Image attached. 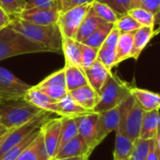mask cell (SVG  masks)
<instances>
[{
    "instance_id": "d6a6232c",
    "label": "cell",
    "mask_w": 160,
    "mask_h": 160,
    "mask_svg": "<svg viewBox=\"0 0 160 160\" xmlns=\"http://www.w3.org/2000/svg\"><path fill=\"white\" fill-rule=\"evenodd\" d=\"M107 4L112 8H113L119 15H124L128 13L130 9L139 7L138 0H95Z\"/></svg>"
},
{
    "instance_id": "8fae6325",
    "label": "cell",
    "mask_w": 160,
    "mask_h": 160,
    "mask_svg": "<svg viewBox=\"0 0 160 160\" xmlns=\"http://www.w3.org/2000/svg\"><path fill=\"white\" fill-rule=\"evenodd\" d=\"M60 11L53 8H31L23 10L17 18L33 24L50 25L57 23Z\"/></svg>"
},
{
    "instance_id": "7bdbcfd3",
    "label": "cell",
    "mask_w": 160,
    "mask_h": 160,
    "mask_svg": "<svg viewBox=\"0 0 160 160\" xmlns=\"http://www.w3.org/2000/svg\"><path fill=\"white\" fill-rule=\"evenodd\" d=\"M12 20H13V18H12L10 15H8V14L0 7V30H2V29L8 27V26L10 24V22H12Z\"/></svg>"
},
{
    "instance_id": "7dc6e473",
    "label": "cell",
    "mask_w": 160,
    "mask_h": 160,
    "mask_svg": "<svg viewBox=\"0 0 160 160\" xmlns=\"http://www.w3.org/2000/svg\"><path fill=\"white\" fill-rule=\"evenodd\" d=\"M8 130L5 133V134H3L1 137H0V146L2 145V143H3V142L5 141V139H6V137H7V134H8Z\"/></svg>"
},
{
    "instance_id": "d4e9b609",
    "label": "cell",
    "mask_w": 160,
    "mask_h": 160,
    "mask_svg": "<svg viewBox=\"0 0 160 160\" xmlns=\"http://www.w3.org/2000/svg\"><path fill=\"white\" fill-rule=\"evenodd\" d=\"M16 160H52L46 152L41 132Z\"/></svg>"
},
{
    "instance_id": "e575fe53",
    "label": "cell",
    "mask_w": 160,
    "mask_h": 160,
    "mask_svg": "<svg viewBox=\"0 0 160 160\" xmlns=\"http://www.w3.org/2000/svg\"><path fill=\"white\" fill-rule=\"evenodd\" d=\"M152 140H143V139H138L135 142L134 148L131 154L130 158L131 160H146L147 156L150 150Z\"/></svg>"
},
{
    "instance_id": "f6af8a7d",
    "label": "cell",
    "mask_w": 160,
    "mask_h": 160,
    "mask_svg": "<svg viewBox=\"0 0 160 160\" xmlns=\"http://www.w3.org/2000/svg\"><path fill=\"white\" fill-rule=\"evenodd\" d=\"M90 156H82V157H74V158H60V159L52 160H89Z\"/></svg>"
},
{
    "instance_id": "7c38bea8",
    "label": "cell",
    "mask_w": 160,
    "mask_h": 160,
    "mask_svg": "<svg viewBox=\"0 0 160 160\" xmlns=\"http://www.w3.org/2000/svg\"><path fill=\"white\" fill-rule=\"evenodd\" d=\"M120 125V110L119 106L109 111H105L99 113L98 123V144L99 145L106 137L112 131H116Z\"/></svg>"
},
{
    "instance_id": "cb8c5ba5",
    "label": "cell",
    "mask_w": 160,
    "mask_h": 160,
    "mask_svg": "<svg viewBox=\"0 0 160 160\" xmlns=\"http://www.w3.org/2000/svg\"><path fill=\"white\" fill-rule=\"evenodd\" d=\"M64 69H65L67 89L68 92L75 90L79 87L84 86L86 84H89L84 70L82 68L74 65L65 64Z\"/></svg>"
},
{
    "instance_id": "ee69618b",
    "label": "cell",
    "mask_w": 160,
    "mask_h": 160,
    "mask_svg": "<svg viewBox=\"0 0 160 160\" xmlns=\"http://www.w3.org/2000/svg\"><path fill=\"white\" fill-rule=\"evenodd\" d=\"M158 26L157 29H155V37L160 33V10L155 15V26Z\"/></svg>"
},
{
    "instance_id": "603a6c76",
    "label": "cell",
    "mask_w": 160,
    "mask_h": 160,
    "mask_svg": "<svg viewBox=\"0 0 160 160\" xmlns=\"http://www.w3.org/2000/svg\"><path fill=\"white\" fill-rule=\"evenodd\" d=\"M135 142L128 138L124 132L117 129L115 131V143L113 160H128L131 157Z\"/></svg>"
},
{
    "instance_id": "44dd1931",
    "label": "cell",
    "mask_w": 160,
    "mask_h": 160,
    "mask_svg": "<svg viewBox=\"0 0 160 160\" xmlns=\"http://www.w3.org/2000/svg\"><path fill=\"white\" fill-rule=\"evenodd\" d=\"M106 22L103 21L101 18H99L98 15H96L90 7V9L88 10L86 16L84 17L78 30L75 39L79 42H82L84 39H86L89 36H91L95 31H97L99 27H101Z\"/></svg>"
},
{
    "instance_id": "4dcf8cb0",
    "label": "cell",
    "mask_w": 160,
    "mask_h": 160,
    "mask_svg": "<svg viewBox=\"0 0 160 160\" xmlns=\"http://www.w3.org/2000/svg\"><path fill=\"white\" fill-rule=\"evenodd\" d=\"M142 26H153L155 27V14L148 11L147 9L137 7L130 9L128 12Z\"/></svg>"
},
{
    "instance_id": "f546056e",
    "label": "cell",
    "mask_w": 160,
    "mask_h": 160,
    "mask_svg": "<svg viewBox=\"0 0 160 160\" xmlns=\"http://www.w3.org/2000/svg\"><path fill=\"white\" fill-rule=\"evenodd\" d=\"M91 9L95 12L96 15H98L106 22L110 23H115L118 18L121 16L107 4L98 2L95 0L91 4Z\"/></svg>"
},
{
    "instance_id": "6da1fadb",
    "label": "cell",
    "mask_w": 160,
    "mask_h": 160,
    "mask_svg": "<svg viewBox=\"0 0 160 160\" xmlns=\"http://www.w3.org/2000/svg\"><path fill=\"white\" fill-rule=\"evenodd\" d=\"M8 26L32 41L43 46L49 52H58L62 51L63 36L57 23L38 25L22 21L19 18H13Z\"/></svg>"
},
{
    "instance_id": "f907efd6",
    "label": "cell",
    "mask_w": 160,
    "mask_h": 160,
    "mask_svg": "<svg viewBox=\"0 0 160 160\" xmlns=\"http://www.w3.org/2000/svg\"><path fill=\"white\" fill-rule=\"evenodd\" d=\"M0 101H1V99H0Z\"/></svg>"
},
{
    "instance_id": "681fc988",
    "label": "cell",
    "mask_w": 160,
    "mask_h": 160,
    "mask_svg": "<svg viewBox=\"0 0 160 160\" xmlns=\"http://www.w3.org/2000/svg\"><path fill=\"white\" fill-rule=\"evenodd\" d=\"M138 4H139V0H138Z\"/></svg>"
},
{
    "instance_id": "8d00e7d4",
    "label": "cell",
    "mask_w": 160,
    "mask_h": 160,
    "mask_svg": "<svg viewBox=\"0 0 160 160\" xmlns=\"http://www.w3.org/2000/svg\"><path fill=\"white\" fill-rule=\"evenodd\" d=\"M49 85L67 87L64 68L54 71L53 73L46 77L43 81H41L38 84H37V86H49Z\"/></svg>"
},
{
    "instance_id": "bcb514c9",
    "label": "cell",
    "mask_w": 160,
    "mask_h": 160,
    "mask_svg": "<svg viewBox=\"0 0 160 160\" xmlns=\"http://www.w3.org/2000/svg\"><path fill=\"white\" fill-rule=\"evenodd\" d=\"M157 144H158V152H159V158H160V128H159V131H158V138H157Z\"/></svg>"
},
{
    "instance_id": "5b68a950",
    "label": "cell",
    "mask_w": 160,
    "mask_h": 160,
    "mask_svg": "<svg viewBox=\"0 0 160 160\" xmlns=\"http://www.w3.org/2000/svg\"><path fill=\"white\" fill-rule=\"evenodd\" d=\"M120 125L118 129L128 138L136 142L140 138L142 124L145 111L139 105L135 98L130 96L119 105Z\"/></svg>"
},
{
    "instance_id": "7a4b0ae2",
    "label": "cell",
    "mask_w": 160,
    "mask_h": 160,
    "mask_svg": "<svg viewBox=\"0 0 160 160\" xmlns=\"http://www.w3.org/2000/svg\"><path fill=\"white\" fill-rule=\"evenodd\" d=\"M42 110L24 98L0 101V125L6 129L19 128L39 114Z\"/></svg>"
},
{
    "instance_id": "4fadbf2b",
    "label": "cell",
    "mask_w": 160,
    "mask_h": 160,
    "mask_svg": "<svg viewBox=\"0 0 160 160\" xmlns=\"http://www.w3.org/2000/svg\"><path fill=\"white\" fill-rule=\"evenodd\" d=\"M92 150L86 143V142L82 139V136L77 135L69 142L65 143L57 152L55 158L53 159L60 158H68L74 157H82V156H90L92 154Z\"/></svg>"
},
{
    "instance_id": "d6986e66",
    "label": "cell",
    "mask_w": 160,
    "mask_h": 160,
    "mask_svg": "<svg viewBox=\"0 0 160 160\" xmlns=\"http://www.w3.org/2000/svg\"><path fill=\"white\" fill-rule=\"evenodd\" d=\"M160 128V111L145 112L140 139L143 140H155L158 138Z\"/></svg>"
},
{
    "instance_id": "5bb4252c",
    "label": "cell",
    "mask_w": 160,
    "mask_h": 160,
    "mask_svg": "<svg viewBox=\"0 0 160 160\" xmlns=\"http://www.w3.org/2000/svg\"><path fill=\"white\" fill-rule=\"evenodd\" d=\"M84 73L88 83L98 93L112 74V70L108 69L100 61L97 60L91 67L84 69Z\"/></svg>"
},
{
    "instance_id": "ba28073f",
    "label": "cell",
    "mask_w": 160,
    "mask_h": 160,
    "mask_svg": "<svg viewBox=\"0 0 160 160\" xmlns=\"http://www.w3.org/2000/svg\"><path fill=\"white\" fill-rule=\"evenodd\" d=\"M78 125L79 135L86 142L92 151L98 146L97 139L98 134L99 113L91 112L86 114L75 117Z\"/></svg>"
},
{
    "instance_id": "83f0119b",
    "label": "cell",
    "mask_w": 160,
    "mask_h": 160,
    "mask_svg": "<svg viewBox=\"0 0 160 160\" xmlns=\"http://www.w3.org/2000/svg\"><path fill=\"white\" fill-rule=\"evenodd\" d=\"M40 133V128L33 131L31 134H29L27 137H25L22 142H20L18 144L13 146L11 149H9L1 158L0 160H16L20 155L37 139V137Z\"/></svg>"
},
{
    "instance_id": "30bf717a",
    "label": "cell",
    "mask_w": 160,
    "mask_h": 160,
    "mask_svg": "<svg viewBox=\"0 0 160 160\" xmlns=\"http://www.w3.org/2000/svg\"><path fill=\"white\" fill-rule=\"evenodd\" d=\"M120 35V31L114 25V27L112 28V30L101 45V47L98 49V60L100 61L110 70H112V68L115 67L116 47Z\"/></svg>"
},
{
    "instance_id": "b9f144b4",
    "label": "cell",
    "mask_w": 160,
    "mask_h": 160,
    "mask_svg": "<svg viewBox=\"0 0 160 160\" xmlns=\"http://www.w3.org/2000/svg\"><path fill=\"white\" fill-rule=\"evenodd\" d=\"M146 160H160L159 152H158V144H157V139L151 141L150 150H149Z\"/></svg>"
},
{
    "instance_id": "2e32d148",
    "label": "cell",
    "mask_w": 160,
    "mask_h": 160,
    "mask_svg": "<svg viewBox=\"0 0 160 160\" xmlns=\"http://www.w3.org/2000/svg\"><path fill=\"white\" fill-rule=\"evenodd\" d=\"M24 99L42 111L50 112L57 115V106H56L57 100L51 98L46 94H44L39 89H38L36 86H32L26 92L24 96Z\"/></svg>"
},
{
    "instance_id": "ac0fdd59",
    "label": "cell",
    "mask_w": 160,
    "mask_h": 160,
    "mask_svg": "<svg viewBox=\"0 0 160 160\" xmlns=\"http://www.w3.org/2000/svg\"><path fill=\"white\" fill-rule=\"evenodd\" d=\"M57 115L68 117H78L88 112H91L82 107L68 92L66 96L56 101Z\"/></svg>"
},
{
    "instance_id": "9a60e30c",
    "label": "cell",
    "mask_w": 160,
    "mask_h": 160,
    "mask_svg": "<svg viewBox=\"0 0 160 160\" xmlns=\"http://www.w3.org/2000/svg\"><path fill=\"white\" fill-rule=\"evenodd\" d=\"M130 93L131 96L135 98V100L145 112L160 111L159 94L146 89L132 86L130 89Z\"/></svg>"
},
{
    "instance_id": "1f68e13d",
    "label": "cell",
    "mask_w": 160,
    "mask_h": 160,
    "mask_svg": "<svg viewBox=\"0 0 160 160\" xmlns=\"http://www.w3.org/2000/svg\"><path fill=\"white\" fill-rule=\"evenodd\" d=\"M114 25L120 31V33H134L136 30L142 27V25L128 13L121 15Z\"/></svg>"
},
{
    "instance_id": "484cf974",
    "label": "cell",
    "mask_w": 160,
    "mask_h": 160,
    "mask_svg": "<svg viewBox=\"0 0 160 160\" xmlns=\"http://www.w3.org/2000/svg\"><path fill=\"white\" fill-rule=\"evenodd\" d=\"M133 51V33H121L116 47L115 66L131 58Z\"/></svg>"
},
{
    "instance_id": "ffe728a7",
    "label": "cell",
    "mask_w": 160,
    "mask_h": 160,
    "mask_svg": "<svg viewBox=\"0 0 160 160\" xmlns=\"http://www.w3.org/2000/svg\"><path fill=\"white\" fill-rule=\"evenodd\" d=\"M155 37V27L142 26L133 33V51L131 58L138 60L142 51Z\"/></svg>"
},
{
    "instance_id": "f1b7e54d",
    "label": "cell",
    "mask_w": 160,
    "mask_h": 160,
    "mask_svg": "<svg viewBox=\"0 0 160 160\" xmlns=\"http://www.w3.org/2000/svg\"><path fill=\"white\" fill-rule=\"evenodd\" d=\"M113 27H114V23L106 22L101 27H99L97 31H95L91 36H89L86 39H84L82 43L88 45L90 47L99 49Z\"/></svg>"
},
{
    "instance_id": "4316f807",
    "label": "cell",
    "mask_w": 160,
    "mask_h": 160,
    "mask_svg": "<svg viewBox=\"0 0 160 160\" xmlns=\"http://www.w3.org/2000/svg\"><path fill=\"white\" fill-rule=\"evenodd\" d=\"M79 135L78 125L75 117L61 116V132L58 150L71 139Z\"/></svg>"
},
{
    "instance_id": "8992f818",
    "label": "cell",
    "mask_w": 160,
    "mask_h": 160,
    "mask_svg": "<svg viewBox=\"0 0 160 160\" xmlns=\"http://www.w3.org/2000/svg\"><path fill=\"white\" fill-rule=\"evenodd\" d=\"M91 4H83L59 13L57 25L63 37L71 38H76L78 30L90 9Z\"/></svg>"
},
{
    "instance_id": "e0dca14e",
    "label": "cell",
    "mask_w": 160,
    "mask_h": 160,
    "mask_svg": "<svg viewBox=\"0 0 160 160\" xmlns=\"http://www.w3.org/2000/svg\"><path fill=\"white\" fill-rule=\"evenodd\" d=\"M69 93L82 107L89 112H93L99 101V94L90 84L79 87Z\"/></svg>"
},
{
    "instance_id": "74e56055",
    "label": "cell",
    "mask_w": 160,
    "mask_h": 160,
    "mask_svg": "<svg viewBox=\"0 0 160 160\" xmlns=\"http://www.w3.org/2000/svg\"><path fill=\"white\" fill-rule=\"evenodd\" d=\"M31 8H53L59 10V0H26L24 10Z\"/></svg>"
},
{
    "instance_id": "d590c367",
    "label": "cell",
    "mask_w": 160,
    "mask_h": 160,
    "mask_svg": "<svg viewBox=\"0 0 160 160\" xmlns=\"http://www.w3.org/2000/svg\"><path fill=\"white\" fill-rule=\"evenodd\" d=\"M98 49L82 43V57H81L82 68L84 70L89 67H91L94 64V62L98 60Z\"/></svg>"
},
{
    "instance_id": "9c48e42d",
    "label": "cell",
    "mask_w": 160,
    "mask_h": 160,
    "mask_svg": "<svg viewBox=\"0 0 160 160\" xmlns=\"http://www.w3.org/2000/svg\"><path fill=\"white\" fill-rule=\"evenodd\" d=\"M40 132L43 138L46 152L50 158L52 160L58 152L61 132V116L52 117L46 121L42 125Z\"/></svg>"
},
{
    "instance_id": "c3c4849f",
    "label": "cell",
    "mask_w": 160,
    "mask_h": 160,
    "mask_svg": "<svg viewBox=\"0 0 160 160\" xmlns=\"http://www.w3.org/2000/svg\"><path fill=\"white\" fill-rule=\"evenodd\" d=\"M8 130V129H6L3 126H1V125H0V137H1L3 134H5Z\"/></svg>"
},
{
    "instance_id": "7402d4cb",
    "label": "cell",
    "mask_w": 160,
    "mask_h": 160,
    "mask_svg": "<svg viewBox=\"0 0 160 160\" xmlns=\"http://www.w3.org/2000/svg\"><path fill=\"white\" fill-rule=\"evenodd\" d=\"M62 51L64 52L66 64L74 65L82 68V42L77 41L75 38L63 37Z\"/></svg>"
},
{
    "instance_id": "836d02e7",
    "label": "cell",
    "mask_w": 160,
    "mask_h": 160,
    "mask_svg": "<svg viewBox=\"0 0 160 160\" xmlns=\"http://www.w3.org/2000/svg\"><path fill=\"white\" fill-rule=\"evenodd\" d=\"M26 0H0V7L12 18H17L22 13Z\"/></svg>"
},
{
    "instance_id": "52a82bcc",
    "label": "cell",
    "mask_w": 160,
    "mask_h": 160,
    "mask_svg": "<svg viewBox=\"0 0 160 160\" xmlns=\"http://www.w3.org/2000/svg\"><path fill=\"white\" fill-rule=\"evenodd\" d=\"M32 86L22 81L9 70L0 67V99L14 100L24 98Z\"/></svg>"
},
{
    "instance_id": "60d3db41",
    "label": "cell",
    "mask_w": 160,
    "mask_h": 160,
    "mask_svg": "<svg viewBox=\"0 0 160 160\" xmlns=\"http://www.w3.org/2000/svg\"><path fill=\"white\" fill-rule=\"evenodd\" d=\"M139 7L156 15L160 10V0H139Z\"/></svg>"
},
{
    "instance_id": "ab89813d",
    "label": "cell",
    "mask_w": 160,
    "mask_h": 160,
    "mask_svg": "<svg viewBox=\"0 0 160 160\" xmlns=\"http://www.w3.org/2000/svg\"><path fill=\"white\" fill-rule=\"evenodd\" d=\"M93 1L94 0H59V11H66L83 4H91Z\"/></svg>"
},
{
    "instance_id": "277c9868",
    "label": "cell",
    "mask_w": 160,
    "mask_h": 160,
    "mask_svg": "<svg viewBox=\"0 0 160 160\" xmlns=\"http://www.w3.org/2000/svg\"><path fill=\"white\" fill-rule=\"evenodd\" d=\"M130 89L131 86L128 82L122 81L117 75L112 73L98 92L99 101L93 112L100 113L118 107L131 96Z\"/></svg>"
},
{
    "instance_id": "f35d334b",
    "label": "cell",
    "mask_w": 160,
    "mask_h": 160,
    "mask_svg": "<svg viewBox=\"0 0 160 160\" xmlns=\"http://www.w3.org/2000/svg\"><path fill=\"white\" fill-rule=\"evenodd\" d=\"M35 86L54 100H59L60 98H62L64 96H66L68 93L67 87H63V86H53V85H49V86L35 85Z\"/></svg>"
},
{
    "instance_id": "3957f363",
    "label": "cell",
    "mask_w": 160,
    "mask_h": 160,
    "mask_svg": "<svg viewBox=\"0 0 160 160\" xmlns=\"http://www.w3.org/2000/svg\"><path fill=\"white\" fill-rule=\"evenodd\" d=\"M49 52L9 26L0 30V61L17 55Z\"/></svg>"
}]
</instances>
